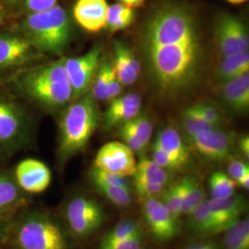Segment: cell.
<instances>
[{"mask_svg": "<svg viewBox=\"0 0 249 249\" xmlns=\"http://www.w3.org/2000/svg\"><path fill=\"white\" fill-rule=\"evenodd\" d=\"M93 166L119 177H132L137 170L133 151L124 143L111 142L99 150Z\"/></svg>", "mask_w": 249, "mask_h": 249, "instance_id": "8", "label": "cell"}, {"mask_svg": "<svg viewBox=\"0 0 249 249\" xmlns=\"http://www.w3.org/2000/svg\"><path fill=\"white\" fill-rule=\"evenodd\" d=\"M143 232L134 235L125 240L118 242L107 248H100L99 249H142Z\"/></svg>", "mask_w": 249, "mask_h": 249, "instance_id": "42", "label": "cell"}, {"mask_svg": "<svg viewBox=\"0 0 249 249\" xmlns=\"http://www.w3.org/2000/svg\"><path fill=\"white\" fill-rule=\"evenodd\" d=\"M117 80L124 86L135 83L141 73V64L132 49L123 42L114 45V63L112 64Z\"/></svg>", "mask_w": 249, "mask_h": 249, "instance_id": "17", "label": "cell"}, {"mask_svg": "<svg viewBox=\"0 0 249 249\" xmlns=\"http://www.w3.org/2000/svg\"><path fill=\"white\" fill-rule=\"evenodd\" d=\"M4 18H5L4 12H3V10L0 8V26L2 25V23H3V21H4Z\"/></svg>", "mask_w": 249, "mask_h": 249, "instance_id": "51", "label": "cell"}, {"mask_svg": "<svg viewBox=\"0 0 249 249\" xmlns=\"http://www.w3.org/2000/svg\"><path fill=\"white\" fill-rule=\"evenodd\" d=\"M35 47L26 37L18 36L0 37V70L17 67L32 59Z\"/></svg>", "mask_w": 249, "mask_h": 249, "instance_id": "15", "label": "cell"}, {"mask_svg": "<svg viewBox=\"0 0 249 249\" xmlns=\"http://www.w3.org/2000/svg\"><path fill=\"white\" fill-rule=\"evenodd\" d=\"M113 71V65L107 59L103 57L99 65L98 71L91 84V95L95 101L107 100V89L110 80V75Z\"/></svg>", "mask_w": 249, "mask_h": 249, "instance_id": "28", "label": "cell"}, {"mask_svg": "<svg viewBox=\"0 0 249 249\" xmlns=\"http://www.w3.org/2000/svg\"><path fill=\"white\" fill-rule=\"evenodd\" d=\"M141 48L154 85L174 96L191 88L198 79L203 46L196 15L187 6L164 3L146 19Z\"/></svg>", "mask_w": 249, "mask_h": 249, "instance_id": "1", "label": "cell"}, {"mask_svg": "<svg viewBox=\"0 0 249 249\" xmlns=\"http://www.w3.org/2000/svg\"><path fill=\"white\" fill-rule=\"evenodd\" d=\"M136 18L135 9L121 3H116L108 7L107 28L111 33H116L130 26Z\"/></svg>", "mask_w": 249, "mask_h": 249, "instance_id": "24", "label": "cell"}, {"mask_svg": "<svg viewBox=\"0 0 249 249\" xmlns=\"http://www.w3.org/2000/svg\"><path fill=\"white\" fill-rule=\"evenodd\" d=\"M228 2H230L231 4H234V5H238V4H242L245 3L248 0H227Z\"/></svg>", "mask_w": 249, "mask_h": 249, "instance_id": "50", "label": "cell"}, {"mask_svg": "<svg viewBox=\"0 0 249 249\" xmlns=\"http://www.w3.org/2000/svg\"><path fill=\"white\" fill-rule=\"evenodd\" d=\"M142 232L140 223L134 220L126 219L117 223L107 232L101 241L100 248H107Z\"/></svg>", "mask_w": 249, "mask_h": 249, "instance_id": "26", "label": "cell"}, {"mask_svg": "<svg viewBox=\"0 0 249 249\" xmlns=\"http://www.w3.org/2000/svg\"><path fill=\"white\" fill-rule=\"evenodd\" d=\"M185 249H218L213 243H199L187 247Z\"/></svg>", "mask_w": 249, "mask_h": 249, "instance_id": "47", "label": "cell"}, {"mask_svg": "<svg viewBox=\"0 0 249 249\" xmlns=\"http://www.w3.org/2000/svg\"><path fill=\"white\" fill-rule=\"evenodd\" d=\"M102 59V49L93 46L87 53L65 59V70L72 89V100L89 91Z\"/></svg>", "mask_w": 249, "mask_h": 249, "instance_id": "6", "label": "cell"}, {"mask_svg": "<svg viewBox=\"0 0 249 249\" xmlns=\"http://www.w3.org/2000/svg\"><path fill=\"white\" fill-rule=\"evenodd\" d=\"M225 231L223 249H249V221L242 218Z\"/></svg>", "mask_w": 249, "mask_h": 249, "instance_id": "25", "label": "cell"}, {"mask_svg": "<svg viewBox=\"0 0 249 249\" xmlns=\"http://www.w3.org/2000/svg\"><path fill=\"white\" fill-rule=\"evenodd\" d=\"M23 132V122L18 109L0 99V145L10 146L18 142Z\"/></svg>", "mask_w": 249, "mask_h": 249, "instance_id": "18", "label": "cell"}, {"mask_svg": "<svg viewBox=\"0 0 249 249\" xmlns=\"http://www.w3.org/2000/svg\"><path fill=\"white\" fill-rule=\"evenodd\" d=\"M152 160H154L161 168L166 171H178L183 168L178 161L175 160L174 158H172L169 154L162 151L155 144L153 145V149H152Z\"/></svg>", "mask_w": 249, "mask_h": 249, "instance_id": "38", "label": "cell"}, {"mask_svg": "<svg viewBox=\"0 0 249 249\" xmlns=\"http://www.w3.org/2000/svg\"><path fill=\"white\" fill-rule=\"evenodd\" d=\"M189 216V228L195 234L206 236L217 234V223L213 214L209 209L207 199L193 211Z\"/></svg>", "mask_w": 249, "mask_h": 249, "instance_id": "22", "label": "cell"}, {"mask_svg": "<svg viewBox=\"0 0 249 249\" xmlns=\"http://www.w3.org/2000/svg\"><path fill=\"white\" fill-rule=\"evenodd\" d=\"M65 215L70 230L77 238L91 235L106 221L103 206L89 196H74L67 205Z\"/></svg>", "mask_w": 249, "mask_h": 249, "instance_id": "5", "label": "cell"}, {"mask_svg": "<svg viewBox=\"0 0 249 249\" xmlns=\"http://www.w3.org/2000/svg\"><path fill=\"white\" fill-rule=\"evenodd\" d=\"M223 101L228 107L236 113H246L249 108V75L223 82L222 87Z\"/></svg>", "mask_w": 249, "mask_h": 249, "instance_id": "19", "label": "cell"}, {"mask_svg": "<svg viewBox=\"0 0 249 249\" xmlns=\"http://www.w3.org/2000/svg\"><path fill=\"white\" fill-rule=\"evenodd\" d=\"M182 124H183V128L187 134V139L191 138L192 136L199 133L203 130L217 128V126L207 122L196 111L194 106L187 107V109L184 111Z\"/></svg>", "mask_w": 249, "mask_h": 249, "instance_id": "30", "label": "cell"}, {"mask_svg": "<svg viewBox=\"0 0 249 249\" xmlns=\"http://www.w3.org/2000/svg\"><path fill=\"white\" fill-rule=\"evenodd\" d=\"M26 38L36 50L61 54L71 38V22L60 6L31 13L24 21Z\"/></svg>", "mask_w": 249, "mask_h": 249, "instance_id": "3", "label": "cell"}, {"mask_svg": "<svg viewBox=\"0 0 249 249\" xmlns=\"http://www.w3.org/2000/svg\"><path fill=\"white\" fill-rule=\"evenodd\" d=\"M209 185L211 195L213 196L212 198L216 199L233 196L237 186L234 180L223 172L213 173L210 178Z\"/></svg>", "mask_w": 249, "mask_h": 249, "instance_id": "29", "label": "cell"}, {"mask_svg": "<svg viewBox=\"0 0 249 249\" xmlns=\"http://www.w3.org/2000/svg\"><path fill=\"white\" fill-rule=\"evenodd\" d=\"M194 107L200 114V116H202L210 124H213L217 127L219 126V124H221L222 117L215 107L208 104H197L195 105Z\"/></svg>", "mask_w": 249, "mask_h": 249, "instance_id": "40", "label": "cell"}, {"mask_svg": "<svg viewBox=\"0 0 249 249\" xmlns=\"http://www.w3.org/2000/svg\"><path fill=\"white\" fill-rule=\"evenodd\" d=\"M15 176L18 187L33 194L44 192L49 187L52 179L48 166L36 159L20 161L16 168Z\"/></svg>", "mask_w": 249, "mask_h": 249, "instance_id": "12", "label": "cell"}, {"mask_svg": "<svg viewBox=\"0 0 249 249\" xmlns=\"http://www.w3.org/2000/svg\"><path fill=\"white\" fill-rule=\"evenodd\" d=\"M18 196V186L10 178L0 174V211L15 204Z\"/></svg>", "mask_w": 249, "mask_h": 249, "instance_id": "35", "label": "cell"}, {"mask_svg": "<svg viewBox=\"0 0 249 249\" xmlns=\"http://www.w3.org/2000/svg\"></svg>", "mask_w": 249, "mask_h": 249, "instance_id": "52", "label": "cell"}, {"mask_svg": "<svg viewBox=\"0 0 249 249\" xmlns=\"http://www.w3.org/2000/svg\"><path fill=\"white\" fill-rule=\"evenodd\" d=\"M142 213L145 222L156 240L167 242L178 236L179 222L158 197L143 199Z\"/></svg>", "mask_w": 249, "mask_h": 249, "instance_id": "9", "label": "cell"}, {"mask_svg": "<svg viewBox=\"0 0 249 249\" xmlns=\"http://www.w3.org/2000/svg\"><path fill=\"white\" fill-rule=\"evenodd\" d=\"M108 7L107 0H78L73 15L80 26L95 33L107 26Z\"/></svg>", "mask_w": 249, "mask_h": 249, "instance_id": "16", "label": "cell"}, {"mask_svg": "<svg viewBox=\"0 0 249 249\" xmlns=\"http://www.w3.org/2000/svg\"><path fill=\"white\" fill-rule=\"evenodd\" d=\"M57 0H25L27 9L32 13L43 12L56 6Z\"/></svg>", "mask_w": 249, "mask_h": 249, "instance_id": "43", "label": "cell"}, {"mask_svg": "<svg viewBox=\"0 0 249 249\" xmlns=\"http://www.w3.org/2000/svg\"><path fill=\"white\" fill-rule=\"evenodd\" d=\"M93 185L96 187L99 193L105 196L112 204L120 208H124L131 203V189L100 183Z\"/></svg>", "mask_w": 249, "mask_h": 249, "instance_id": "31", "label": "cell"}, {"mask_svg": "<svg viewBox=\"0 0 249 249\" xmlns=\"http://www.w3.org/2000/svg\"><path fill=\"white\" fill-rule=\"evenodd\" d=\"M90 92H86L69 107L61 119L58 154L68 160L83 151L99 124V110Z\"/></svg>", "mask_w": 249, "mask_h": 249, "instance_id": "2", "label": "cell"}, {"mask_svg": "<svg viewBox=\"0 0 249 249\" xmlns=\"http://www.w3.org/2000/svg\"><path fill=\"white\" fill-rule=\"evenodd\" d=\"M18 249H70L60 226L45 214H31L18 225Z\"/></svg>", "mask_w": 249, "mask_h": 249, "instance_id": "4", "label": "cell"}, {"mask_svg": "<svg viewBox=\"0 0 249 249\" xmlns=\"http://www.w3.org/2000/svg\"><path fill=\"white\" fill-rule=\"evenodd\" d=\"M161 199L160 201L166 207L169 211L171 215L179 222L180 217L183 215L182 213V196L181 190L179 187V183H176L168 188L164 189L162 194L160 195Z\"/></svg>", "mask_w": 249, "mask_h": 249, "instance_id": "34", "label": "cell"}, {"mask_svg": "<svg viewBox=\"0 0 249 249\" xmlns=\"http://www.w3.org/2000/svg\"><path fill=\"white\" fill-rule=\"evenodd\" d=\"M148 146L152 135V124L146 116H137L128 122L122 124Z\"/></svg>", "mask_w": 249, "mask_h": 249, "instance_id": "36", "label": "cell"}, {"mask_svg": "<svg viewBox=\"0 0 249 249\" xmlns=\"http://www.w3.org/2000/svg\"><path fill=\"white\" fill-rule=\"evenodd\" d=\"M185 167L190 160V150L178 130L168 126L161 129L154 143Z\"/></svg>", "mask_w": 249, "mask_h": 249, "instance_id": "20", "label": "cell"}, {"mask_svg": "<svg viewBox=\"0 0 249 249\" xmlns=\"http://www.w3.org/2000/svg\"><path fill=\"white\" fill-rule=\"evenodd\" d=\"M21 85L29 96L45 107H62L72 100L70 83L38 80L25 74L21 78Z\"/></svg>", "mask_w": 249, "mask_h": 249, "instance_id": "10", "label": "cell"}, {"mask_svg": "<svg viewBox=\"0 0 249 249\" xmlns=\"http://www.w3.org/2000/svg\"><path fill=\"white\" fill-rule=\"evenodd\" d=\"M239 146V151L242 152L245 158L249 160V136H244L242 137L238 143Z\"/></svg>", "mask_w": 249, "mask_h": 249, "instance_id": "45", "label": "cell"}, {"mask_svg": "<svg viewBox=\"0 0 249 249\" xmlns=\"http://www.w3.org/2000/svg\"><path fill=\"white\" fill-rule=\"evenodd\" d=\"M26 74L28 76L38 80L70 83L67 72L65 70V59H60L55 62L38 67L27 72Z\"/></svg>", "mask_w": 249, "mask_h": 249, "instance_id": "27", "label": "cell"}, {"mask_svg": "<svg viewBox=\"0 0 249 249\" xmlns=\"http://www.w3.org/2000/svg\"><path fill=\"white\" fill-rule=\"evenodd\" d=\"M235 183H236V185H238L241 187H243L244 189L248 190L249 188V174H247L246 176L242 177Z\"/></svg>", "mask_w": 249, "mask_h": 249, "instance_id": "48", "label": "cell"}, {"mask_svg": "<svg viewBox=\"0 0 249 249\" xmlns=\"http://www.w3.org/2000/svg\"><path fill=\"white\" fill-rule=\"evenodd\" d=\"M132 177L135 190L140 197H142V199L160 196L165 189V186L161 185L160 183L154 182L151 179H148L140 174L135 173Z\"/></svg>", "mask_w": 249, "mask_h": 249, "instance_id": "33", "label": "cell"}, {"mask_svg": "<svg viewBox=\"0 0 249 249\" xmlns=\"http://www.w3.org/2000/svg\"><path fill=\"white\" fill-rule=\"evenodd\" d=\"M227 170L228 176L235 182L242 177L249 174V165L245 161L237 159H230Z\"/></svg>", "mask_w": 249, "mask_h": 249, "instance_id": "41", "label": "cell"}, {"mask_svg": "<svg viewBox=\"0 0 249 249\" xmlns=\"http://www.w3.org/2000/svg\"><path fill=\"white\" fill-rule=\"evenodd\" d=\"M137 174H140L154 182L160 183L165 186L169 181V175L166 170L161 168L152 159L143 157L139 162H137Z\"/></svg>", "mask_w": 249, "mask_h": 249, "instance_id": "32", "label": "cell"}, {"mask_svg": "<svg viewBox=\"0 0 249 249\" xmlns=\"http://www.w3.org/2000/svg\"><path fill=\"white\" fill-rule=\"evenodd\" d=\"M142 98L137 93H128L112 100L103 116V124L107 129L120 126L139 116Z\"/></svg>", "mask_w": 249, "mask_h": 249, "instance_id": "14", "label": "cell"}, {"mask_svg": "<svg viewBox=\"0 0 249 249\" xmlns=\"http://www.w3.org/2000/svg\"><path fill=\"white\" fill-rule=\"evenodd\" d=\"M201 156L213 161H223L231 158V134L217 128L203 130L188 139Z\"/></svg>", "mask_w": 249, "mask_h": 249, "instance_id": "11", "label": "cell"}, {"mask_svg": "<svg viewBox=\"0 0 249 249\" xmlns=\"http://www.w3.org/2000/svg\"><path fill=\"white\" fill-rule=\"evenodd\" d=\"M90 179L93 184H107L110 186H115V187H124L127 189L130 188V182L127 179V178L124 177H119L114 174H110L106 171L99 169L96 167H92L90 171Z\"/></svg>", "mask_w": 249, "mask_h": 249, "instance_id": "37", "label": "cell"}, {"mask_svg": "<svg viewBox=\"0 0 249 249\" xmlns=\"http://www.w3.org/2000/svg\"><path fill=\"white\" fill-rule=\"evenodd\" d=\"M121 90H122V84L120 83L119 80H117L116 73L113 68V71L110 75V80H109V85L107 89V101H112L116 97H118Z\"/></svg>", "mask_w": 249, "mask_h": 249, "instance_id": "44", "label": "cell"}, {"mask_svg": "<svg viewBox=\"0 0 249 249\" xmlns=\"http://www.w3.org/2000/svg\"><path fill=\"white\" fill-rule=\"evenodd\" d=\"M249 71V51L223 57L217 71V78L222 82L235 79Z\"/></svg>", "mask_w": 249, "mask_h": 249, "instance_id": "23", "label": "cell"}, {"mask_svg": "<svg viewBox=\"0 0 249 249\" xmlns=\"http://www.w3.org/2000/svg\"><path fill=\"white\" fill-rule=\"evenodd\" d=\"M207 204L216 220L218 233L226 231L240 221L248 210L246 198L235 194L227 198L208 199Z\"/></svg>", "mask_w": 249, "mask_h": 249, "instance_id": "13", "label": "cell"}, {"mask_svg": "<svg viewBox=\"0 0 249 249\" xmlns=\"http://www.w3.org/2000/svg\"><path fill=\"white\" fill-rule=\"evenodd\" d=\"M18 1L20 0H2V2H4L6 5H9V6H14L18 3Z\"/></svg>", "mask_w": 249, "mask_h": 249, "instance_id": "49", "label": "cell"}, {"mask_svg": "<svg viewBox=\"0 0 249 249\" xmlns=\"http://www.w3.org/2000/svg\"><path fill=\"white\" fill-rule=\"evenodd\" d=\"M214 35L222 57L249 51L248 27L236 16L223 14L217 20Z\"/></svg>", "mask_w": 249, "mask_h": 249, "instance_id": "7", "label": "cell"}, {"mask_svg": "<svg viewBox=\"0 0 249 249\" xmlns=\"http://www.w3.org/2000/svg\"><path fill=\"white\" fill-rule=\"evenodd\" d=\"M178 183L182 196V213L189 215L206 200L204 189L197 179L193 177H186Z\"/></svg>", "mask_w": 249, "mask_h": 249, "instance_id": "21", "label": "cell"}, {"mask_svg": "<svg viewBox=\"0 0 249 249\" xmlns=\"http://www.w3.org/2000/svg\"><path fill=\"white\" fill-rule=\"evenodd\" d=\"M117 1H118V3H121L126 7L136 9V8L142 6L146 0H117Z\"/></svg>", "mask_w": 249, "mask_h": 249, "instance_id": "46", "label": "cell"}, {"mask_svg": "<svg viewBox=\"0 0 249 249\" xmlns=\"http://www.w3.org/2000/svg\"><path fill=\"white\" fill-rule=\"evenodd\" d=\"M119 136L122 139L123 143H124L134 153H143L146 151L147 145L134 135L131 131H129L125 126L121 125L119 130Z\"/></svg>", "mask_w": 249, "mask_h": 249, "instance_id": "39", "label": "cell"}]
</instances>
